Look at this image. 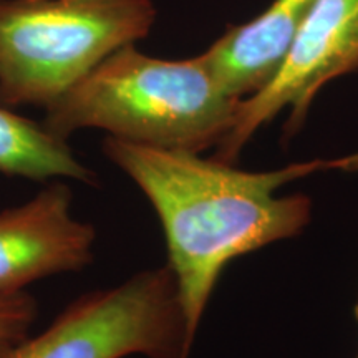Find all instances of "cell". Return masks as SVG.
Returning <instances> with one entry per match:
<instances>
[{"label": "cell", "mask_w": 358, "mask_h": 358, "mask_svg": "<svg viewBox=\"0 0 358 358\" xmlns=\"http://www.w3.org/2000/svg\"><path fill=\"white\" fill-rule=\"evenodd\" d=\"M103 155L150 199L166 237L192 348L219 275L232 259L303 231L310 199L277 187L320 169H358V153L267 173L237 169L199 153L158 150L106 136Z\"/></svg>", "instance_id": "6da1fadb"}, {"label": "cell", "mask_w": 358, "mask_h": 358, "mask_svg": "<svg viewBox=\"0 0 358 358\" xmlns=\"http://www.w3.org/2000/svg\"><path fill=\"white\" fill-rule=\"evenodd\" d=\"M241 101L219 85L201 55L164 60L131 43L47 106L42 123L64 140L96 128L134 145L201 155L227 136Z\"/></svg>", "instance_id": "7a4b0ae2"}, {"label": "cell", "mask_w": 358, "mask_h": 358, "mask_svg": "<svg viewBox=\"0 0 358 358\" xmlns=\"http://www.w3.org/2000/svg\"><path fill=\"white\" fill-rule=\"evenodd\" d=\"M155 20L151 0H0V105L47 108Z\"/></svg>", "instance_id": "3957f363"}, {"label": "cell", "mask_w": 358, "mask_h": 358, "mask_svg": "<svg viewBox=\"0 0 358 358\" xmlns=\"http://www.w3.org/2000/svg\"><path fill=\"white\" fill-rule=\"evenodd\" d=\"M186 320L169 266L75 299L35 337L0 358H189Z\"/></svg>", "instance_id": "277c9868"}, {"label": "cell", "mask_w": 358, "mask_h": 358, "mask_svg": "<svg viewBox=\"0 0 358 358\" xmlns=\"http://www.w3.org/2000/svg\"><path fill=\"white\" fill-rule=\"evenodd\" d=\"M358 70V0H315L299 25L279 71L241 101L234 127L214 158L234 163L259 128L290 110L287 134L301 128L310 103L330 80Z\"/></svg>", "instance_id": "5b68a950"}, {"label": "cell", "mask_w": 358, "mask_h": 358, "mask_svg": "<svg viewBox=\"0 0 358 358\" xmlns=\"http://www.w3.org/2000/svg\"><path fill=\"white\" fill-rule=\"evenodd\" d=\"M96 231L71 216V191L48 185L27 203L0 211V294L22 292L45 277L80 272L93 261Z\"/></svg>", "instance_id": "8992f818"}, {"label": "cell", "mask_w": 358, "mask_h": 358, "mask_svg": "<svg viewBox=\"0 0 358 358\" xmlns=\"http://www.w3.org/2000/svg\"><path fill=\"white\" fill-rule=\"evenodd\" d=\"M315 0H275L248 24L231 27L204 53L219 85L237 100L256 95L279 71Z\"/></svg>", "instance_id": "52a82bcc"}, {"label": "cell", "mask_w": 358, "mask_h": 358, "mask_svg": "<svg viewBox=\"0 0 358 358\" xmlns=\"http://www.w3.org/2000/svg\"><path fill=\"white\" fill-rule=\"evenodd\" d=\"M0 174L47 181L66 178L95 185L96 174L85 166L69 143L8 106L0 105Z\"/></svg>", "instance_id": "ba28073f"}, {"label": "cell", "mask_w": 358, "mask_h": 358, "mask_svg": "<svg viewBox=\"0 0 358 358\" xmlns=\"http://www.w3.org/2000/svg\"><path fill=\"white\" fill-rule=\"evenodd\" d=\"M37 313V301L25 290L0 294V348L29 337Z\"/></svg>", "instance_id": "9c48e42d"}, {"label": "cell", "mask_w": 358, "mask_h": 358, "mask_svg": "<svg viewBox=\"0 0 358 358\" xmlns=\"http://www.w3.org/2000/svg\"><path fill=\"white\" fill-rule=\"evenodd\" d=\"M355 317H357V322H358V303H357V307H355Z\"/></svg>", "instance_id": "30bf717a"}]
</instances>
